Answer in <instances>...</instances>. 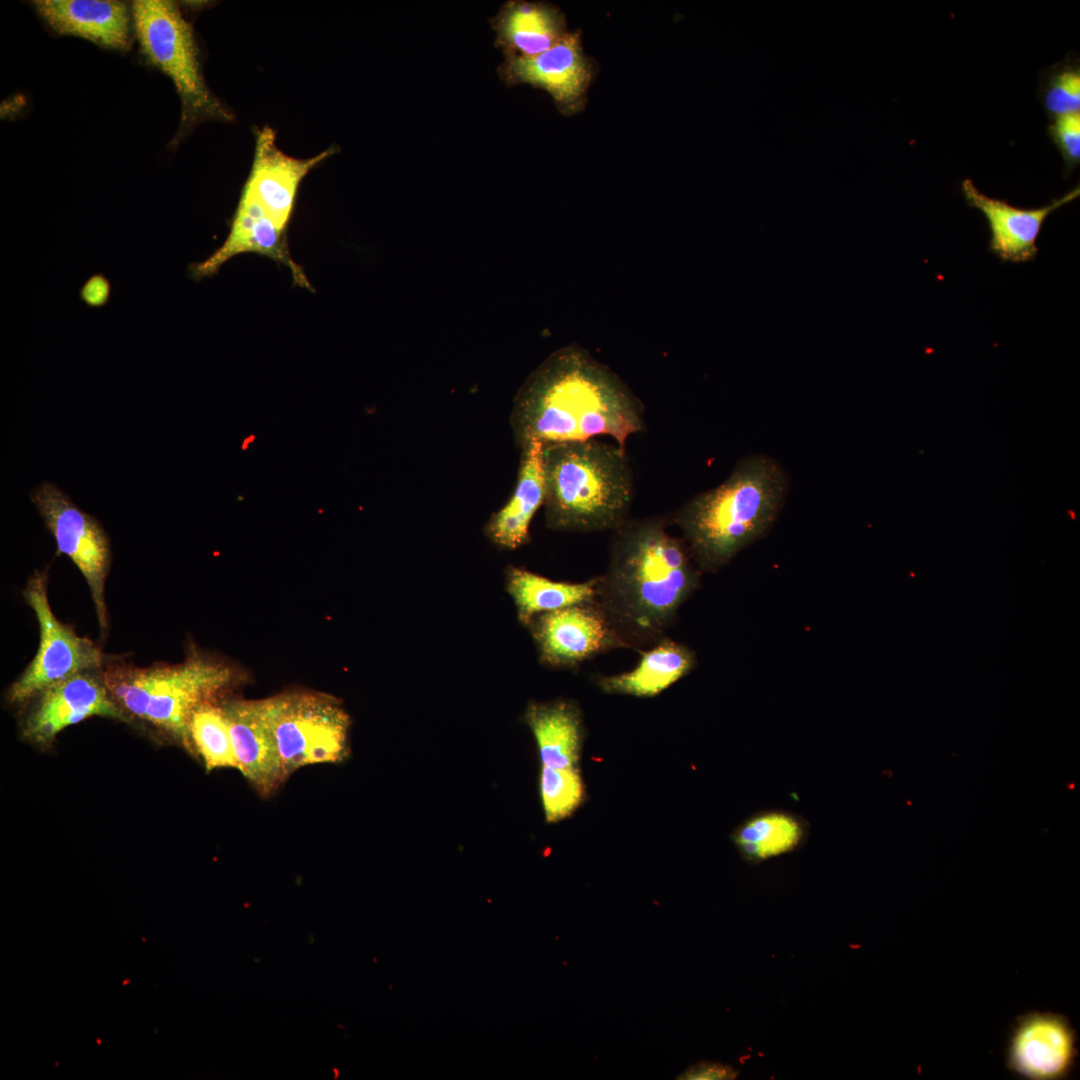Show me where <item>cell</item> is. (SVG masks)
Returning a JSON list of instances; mask_svg holds the SVG:
<instances>
[{"label":"cell","instance_id":"cb8c5ba5","mask_svg":"<svg viewBox=\"0 0 1080 1080\" xmlns=\"http://www.w3.org/2000/svg\"><path fill=\"white\" fill-rule=\"evenodd\" d=\"M597 577L585 582H557L519 567L507 572V590L518 618L527 624L536 615L594 600Z\"/></svg>","mask_w":1080,"mask_h":1080},{"label":"cell","instance_id":"3957f363","mask_svg":"<svg viewBox=\"0 0 1080 1080\" xmlns=\"http://www.w3.org/2000/svg\"><path fill=\"white\" fill-rule=\"evenodd\" d=\"M785 489L784 473L774 461L750 456L722 484L683 504L670 522L681 530L699 570L715 572L767 531Z\"/></svg>","mask_w":1080,"mask_h":1080},{"label":"cell","instance_id":"9c48e42d","mask_svg":"<svg viewBox=\"0 0 1080 1080\" xmlns=\"http://www.w3.org/2000/svg\"><path fill=\"white\" fill-rule=\"evenodd\" d=\"M29 495L55 539L57 553L67 555L84 576L105 634L108 613L104 592L111 563L108 535L94 516L79 508L55 483L44 481Z\"/></svg>","mask_w":1080,"mask_h":1080},{"label":"cell","instance_id":"5bb4252c","mask_svg":"<svg viewBox=\"0 0 1080 1080\" xmlns=\"http://www.w3.org/2000/svg\"><path fill=\"white\" fill-rule=\"evenodd\" d=\"M270 127L258 131L253 162L240 197L253 203L280 230L287 233L298 189L306 175L334 153V148L300 159L282 152Z\"/></svg>","mask_w":1080,"mask_h":1080},{"label":"cell","instance_id":"277c9868","mask_svg":"<svg viewBox=\"0 0 1080 1080\" xmlns=\"http://www.w3.org/2000/svg\"><path fill=\"white\" fill-rule=\"evenodd\" d=\"M543 462L550 528L612 532L630 517L635 482L625 449L596 438L543 444Z\"/></svg>","mask_w":1080,"mask_h":1080},{"label":"cell","instance_id":"d4e9b609","mask_svg":"<svg viewBox=\"0 0 1080 1080\" xmlns=\"http://www.w3.org/2000/svg\"><path fill=\"white\" fill-rule=\"evenodd\" d=\"M189 733L193 751L202 758L207 771L238 769L223 704H217L215 699L199 705L191 716Z\"/></svg>","mask_w":1080,"mask_h":1080},{"label":"cell","instance_id":"603a6c76","mask_svg":"<svg viewBox=\"0 0 1080 1080\" xmlns=\"http://www.w3.org/2000/svg\"><path fill=\"white\" fill-rule=\"evenodd\" d=\"M800 815L783 809L760 810L743 820L731 833L740 855L758 863L799 849L810 833Z\"/></svg>","mask_w":1080,"mask_h":1080},{"label":"cell","instance_id":"d6986e66","mask_svg":"<svg viewBox=\"0 0 1080 1080\" xmlns=\"http://www.w3.org/2000/svg\"><path fill=\"white\" fill-rule=\"evenodd\" d=\"M491 26L495 45L504 56L538 55L568 33L564 13L543 1H507L491 19Z\"/></svg>","mask_w":1080,"mask_h":1080},{"label":"cell","instance_id":"f546056e","mask_svg":"<svg viewBox=\"0 0 1080 1080\" xmlns=\"http://www.w3.org/2000/svg\"><path fill=\"white\" fill-rule=\"evenodd\" d=\"M252 441H254V436L253 435H251L249 438H245L242 448L244 450L247 449L249 443L252 442Z\"/></svg>","mask_w":1080,"mask_h":1080},{"label":"cell","instance_id":"52a82bcc","mask_svg":"<svg viewBox=\"0 0 1080 1080\" xmlns=\"http://www.w3.org/2000/svg\"><path fill=\"white\" fill-rule=\"evenodd\" d=\"M272 731L285 775L349 754L348 714L333 697L305 691L268 698Z\"/></svg>","mask_w":1080,"mask_h":1080},{"label":"cell","instance_id":"7a4b0ae2","mask_svg":"<svg viewBox=\"0 0 1080 1080\" xmlns=\"http://www.w3.org/2000/svg\"><path fill=\"white\" fill-rule=\"evenodd\" d=\"M661 517L631 518L611 532L594 601L628 648L654 645L699 584L683 539Z\"/></svg>","mask_w":1080,"mask_h":1080},{"label":"cell","instance_id":"44dd1931","mask_svg":"<svg viewBox=\"0 0 1080 1080\" xmlns=\"http://www.w3.org/2000/svg\"><path fill=\"white\" fill-rule=\"evenodd\" d=\"M696 665L693 651L682 643L663 637L641 652V659L630 671L597 679L605 693L634 697H654L686 676Z\"/></svg>","mask_w":1080,"mask_h":1080},{"label":"cell","instance_id":"4fadbf2b","mask_svg":"<svg viewBox=\"0 0 1080 1080\" xmlns=\"http://www.w3.org/2000/svg\"><path fill=\"white\" fill-rule=\"evenodd\" d=\"M98 672L76 674L38 694L24 724L25 738L37 745H49L68 726L93 716L127 722L129 715L111 696L102 672Z\"/></svg>","mask_w":1080,"mask_h":1080},{"label":"cell","instance_id":"9a60e30c","mask_svg":"<svg viewBox=\"0 0 1080 1080\" xmlns=\"http://www.w3.org/2000/svg\"><path fill=\"white\" fill-rule=\"evenodd\" d=\"M961 192L969 207L980 210L991 231L989 251L1004 262L1023 263L1033 260L1037 253V238L1047 217L1056 209L1073 201L1080 194L1077 186L1060 199L1032 209H1024L982 193L966 178Z\"/></svg>","mask_w":1080,"mask_h":1080},{"label":"cell","instance_id":"ba28073f","mask_svg":"<svg viewBox=\"0 0 1080 1080\" xmlns=\"http://www.w3.org/2000/svg\"><path fill=\"white\" fill-rule=\"evenodd\" d=\"M47 579V570H37L23 590L38 621L40 641L34 658L8 690V699L14 704L24 703L76 674L101 670L105 660L98 646L56 618L48 600Z\"/></svg>","mask_w":1080,"mask_h":1080},{"label":"cell","instance_id":"5b68a950","mask_svg":"<svg viewBox=\"0 0 1080 1080\" xmlns=\"http://www.w3.org/2000/svg\"><path fill=\"white\" fill-rule=\"evenodd\" d=\"M101 672L111 696L127 715L167 732L192 753L189 725L194 710L215 700L236 680L230 665L199 654L174 665L107 664Z\"/></svg>","mask_w":1080,"mask_h":1080},{"label":"cell","instance_id":"ffe728a7","mask_svg":"<svg viewBox=\"0 0 1080 1080\" xmlns=\"http://www.w3.org/2000/svg\"><path fill=\"white\" fill-rule=\"evenodd\" d=\"M521 450L514 491L487 525L493 542L507 549L519 548L529 541L530 523L546 497L543 443L530 441Z\"/></svg>","mask_w":1080,"mask_h":1080},{"label":"cell","instance_id":"7c38bea8","mask_svg":"<svg viewBox=\"0 0 1080 1080\" xmlns=\"http://www.w3.org/2000/svg\"><path fill=\"white\" fill-rule=\"evenodd\" d=\"M1077 1035L1063 1014L1028 1011L1013 1023L1005 1051L1011 1074L1028 1080H1062L1073 1072Z\"/></svg>","mask_w":1080,"mask_h":1080},{"label":"cell","instance_id":"4316f807","mask_svg":"<svg viewBox=\"0 0 1080 1080\" xmlns=\"http://www.w3.org/2000/svg\"><path fill=\"white\" fill-rule=\"evenodd\" d=\"M1040 94L1050 119L1080 113L1079 61H1064L1050 69L1043 79Z\"/></svg>","mask_w":1080,"mask_h":1080},{"label":"cell","instance_id":"8992f818","mask_svg":"<svg viewBox=\"0 0 1080 1080\" xmlns=\"http://www.w3.org/2000/svg\"><path fill=\"white\" fill-rule=\"evenodd\" d=\"M135 34L142 54L173 81L181 101L180 127L173 139L206 120L229 121L230 112L209 90L190 23L175 2L138 0L132 4Z\"/></svg>","mask_w":1080,"mask_h":1080},{"label":"cell","instance_id":"30bf717a","mask_svg":"<svg viewBox=\"0 0 1080 1080\" xmlns=\"http://www.w3.org/2000/svg\"><path fill=\"white\" fill-rule=\"evenodd\" d=\"M594 70L592 60L583 51L579 31L568 32L538 55L504 56L497 69L509 86L528 84L546 91L564 116L584 109Z\"/></svg>","mask_w":1080,"mask_h":1080},{"label":"cell","instance_id":"6da1fadb","mask_svg":"<svg viewBox=\"0 0 1080 1080\" xmlns=\"http://www.w3.org/2000/svg\"><path fill=\"white\" fill-rule=\"evenodd\" d=\"M511 428L519 447L613 438L625 449L644 429V406L609 367L578 346L545 360L515 398Z\"/></svg>","mask_w":1080,"mask_h":1080},{"label":"cell","instance_id":"8fae6325","mask_svg":"<svg viewBox=\"0 0 1080 1080\" xmlns=\"http://www.w3.org/2000/svg\"><path fill=\"white\" fill-rule=\"evenodd\" d=\"M541 662L570 668L612 649L628 648L594 601L536 615L528 623Z\"/></svg>","mask_w":1080,"mask_h":1080},{"label":"cell","instance_id":"e0dca14e","mask_svg":"<svg viewBox=\"0 0 1080 1080\" xmlns=\"http://www.w3.org/2000/svg\"><path fill=\"white\" fill-rule=\"evenodd\" d=\"M244 253L266 256L286 266L294 285L314 291L302 266L291 257L287 233L265 218L256 206L241 198L224 243L204 261L190 264L189 275L195 281L212 277L225 262Z\"/></svg>","mask_w":1080,"mask_h":1080},{"label":"cell","instance_id":"484cf974","mask_svg":"<svg viewBox=\"0 0 1080 1080\" xmlns=\"http://www.w3.org/2000/svg\"><path fill=\"white\" fill-rule=\"evenodd\" d=\"M545 819L555 823L570 816L583 802L585 790L577 768L543 765L539 779Z\"/></svg>","mask_w":1080,"mask_h":1080},{"label":"cell","instance_id":"f1b7e54d","mask_svg":"<svg viewBox=\"0 0 1080 1080\" xmlns=\"http://www.w3.org/2000/svg\"><path fill=\"white\" fill-rule=\"evenodd\" d=\"M737 1075V1072L733 1068L713 1063V1062H700L697 1063L686 1071H684L678 1079L681 1080H719V1079H733Z\"/></svg>","mask_w":1080,"mask_h":1080},{"label":"cell","instance_id":"7402d4cb","mask_svg":"<svg viewBox=\"0 0 1080 1080\" xmlns=\"http://www.w3.org/2000/svg\"><path fill=\"white\" fill-rule=\"evenodd\" d=\"M524 720L531 729L543 765L576 768L584 737L582 714L569 700L530 702Z\"/></svg>","mask_w":1080,"mask_h":1080},{"label":"cell","instance_id":"83f0119b","mask_svg":"<svg viewBox=\"0 0 1080 1080\" xmlns=\"http://www.w3.org/2000/svg\"><path fill=\"white\" fill-rule=\"evenodd\" d=\"M1047 133L1064 160L1065 172L1071 173L1080 163V113L1052 118Z\"/></svg>","mask_w":1080,"mask_h":1080},{"label":"cell","instance_id":"ac0fdd59","mask_svg":"<svg viewBox=\"0 0 1080 1080\" xmlns=\"http://www.w3.org/2000/svg\"><path fill=\"white\" fill-rule=\"evenodd\" d=\"M33 6L62 35L84 38L98 46L125 51L131 44L130 13L111 0H38Z\"/></svg>","mask_w":1080,"mask_h":1080},{"label":"cell","instance_id":"2e32d148","mask_svg":"<svg viewBox=\"0 0 1080 1080\" xmlns=\"http://www.w3.org/2000/svg\"><path fill=\"white\" fill-rule=\"evenodd\" d=\"M238 770L262 794L270 795L287 778L277 751L268 698L223 704Z\"/></svg>","mask_w":1080,"mask_h":1080}]
</instances>
